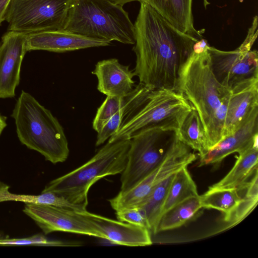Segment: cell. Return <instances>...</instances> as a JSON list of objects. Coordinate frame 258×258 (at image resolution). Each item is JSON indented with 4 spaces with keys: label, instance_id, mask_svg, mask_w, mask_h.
I'll return each instance as SVG.
<instances>
[{
    "label": "cell",
    "instance_id": "6da1fadb",
    "mask_svg": "<svg viewBox=\"0 0 258 258\" xmlns=\"http://www.w3.org/2000/svg\"><path fill=\"white\" fill-rule=\"evenodd\" d=\"M134 25V74L152 90H175L181 68L200 40L175 28L151 6L140 2Z\"/></svg>",
    "mask_w": 258,
    "mask_h": 258
},
{
    "label": "cell",
    "instance_id": "7a4b0ae2",
    "mask_svg": "<svg viewBox=\"0 0 258 258\" xmlns=\"http://www.w3.org/2000/svg\"><path fill=\"white\" fill-rule=\"evenodd\" d=\"M209 45L203 38L195 44L193 52L180 70L176 91L197 111L210 149L222 139L231 91L216 79L211 68Z\"/></svg>",
    "mask_w": 258,
    "mask_h": 258
},
{
    "label": "cell",
    "instance_id": "3957f363",
    "mask_svg": "<svg viewBox=\"0 0 258 258\" xmlns=\"http://www.w3.org/2000/svg\"><path fill=\"white\" fill-rule=\"evenodd\" d=\"M11 116L20 142L53 164L64 162L70 153L63 128L51 111L22 91Z\"/></svg>",
    "mask_w": 258,
    "mask_h": 258
},
{
    "label": "cell",
    "instance_id": "277c9868",
    "mask_svg": "<svg viewBox=\"0 0 258 258\" xmlns=\"http://www.w3.org/2000/svg\"><path fill=\"white\" fill-rule=\"evenodd\" d=\"M63 30L110 42H135L134 25L128 13L109 0H73Z\"/></svg>",
    "mask_w": 258,
    "mask_h": 258
},
{
    "label": "cell",
    "instance_id": "5b68a950",
    "mask_svg": "<svg viewBox=\"0 0 258 258\" xmlns=\"http://www.w3.org/2000/svg\"><path fill=\"white\" fill-rule=\"evenodd\" d=\"M131 140L107 143L87 162L51 181L42 192L61 195L73 204L87 208L91 187L106 176L121 174L127 161Z\"/></svg>",
    "mask_w": 258,
    "mask_h": 258
},
{
    "label": "cell",
    "instance_id": "8992f818",
    "mask_svg": "<svg viewBox=\"0 0 258 258\" xmlns=\"http://www.w3.org/2000/svg\"><path fill=\"white\" fill-rule=\"evenodd\" d=\"M192 105L175 90H152L144 102L108 140L112 142L131 140L137 135L153 128L177 131Z\"/></svg>",
    "mask_w": 258,
    "mask_h": 258
},
{
    "label": "cell",
    "instance_id": "52a82bcc",
    "mask_svg": "<svg viewBox=\"0 0 258 258\" xmlns=\"http://www.w3.org/2000/svg\"><path fill=\"white\" fill-rule=\"evenodd\" d=\"M177 138V131L153 128L131 139L125 167L120 174V190H128L157 167Z\"/></svg>",
    "mask_w": 258,
    "mask_h": 258
},
{
    "label": "cell",
    "instance_id": "ba28073f",
    "mask_svg": "<svg viewBox=\"0 0 258 258\" xmlns=\"http://www.w3.org/2000/svg\"><path fill=\"white\" fill-rule=\"evenodd\" d=\"M73 0H10L8 31L28 34L63 30Z\"/></svg>",
    "mask_w": 258,
    "mask_h": 258
},
{
    "label": "cell",
    "instance_id": "9c48e42d",
    "mask_svg": "<svg viewBox=\"0 0 258 258\" xmlns=\"http://www.w3.org/2000/svg\"><path fill=\"white\" fill-rule=\"evenodd\" d=\"M257 17L255 16L247 36L234 50L223 51L208 46L212 72L223 86L233 89L237 86L258 78V53L251 48L257 35Z\"/></svg>",
    "mask_w": 258,
    "mask_h": 258
},
{
    "label": "cell",
    "instance_id": "30bf717a",
    "mask_svg": "<svg viewBox=\"0 0 258 258\" xmlns=\"http://www.w3.org/2000/svg\"><path fill=\"white\" fill-rule=\"evenodd\" d=\"M194 151L178 138L163 161L155 169L127 190L121 191L108 200L115 211L138 208L145 201L154 188L169 176L197 160Z\"/></svg>",
    "mask_w": 258,
    "mask_h": 258
},
{
    "label": "cell",
    "instance_id": "8fae6325",
    "mask_svg": "<svg viewBox=\"0 0 258 258\" xmlns=\"http://www.w3.org/2000/svg\"><path fill=\"white\" fill-rule=\"evenodd\" d=\"M25 204L24 213L35 222L45 235L61 231L105 239L94 224L77 211L51 205Z\"/></svg>",
    "mask_w": 258,
    "mask_h": 258
},
{
    "label": "cell",
    "instance_id": "7c38bea8",
    "mask_svg": "<svg viewBox=\"0 0 258 258\" xmlns=\"http://www.w3.org/2000/svg\"><path fill=\"white\" fill-rule=\"evenodd\" d=\"M26 35L8 31L0 42V99L15 97L26 53Z\"/></svg>",
    "mask_w": 258,
    "mask_h": 258
},
{
    "label": "cell",
    "instance_id": "4fadbf2b",
    "mask_svg": "<svg viewBox=\"0 0 258 258\" xmlns=\"http://www.w3.org/2000/svg\"><path fill=\"white\" fill-rule=\"evenodd\" d=\"M258 139V106L231 134L228 135L200 157L199 166L217 164L229 155L244 151Z\"/></svg>",
    "mask_w": 258,
    "mask_h": 258
},
{
    "label": "cell",
    "instance_id": "5bb4252c",
    "mask_svg": "<svg viewBox=\"0 0 258 258\" xmlns=\"http://www.w3.org/2000/svg\"><path fill=\"white\" fill-rule=\"evenodd\" d=\"M110 42L61 30H50L26 35L27 51L46 50L64 52L90 47L106 46Z\"/></svg>",
    "mask_w": 258,
    "mask_h": 258
},
{
    "label": "cell",
    "instance_id": "9a60e30c",
    "mask_svg": "<svg viewBox=\"0 0 258 258\" xmlns=\"http://www.w3.org/2000/svg\"><path fill=\"white\" fill-rule=\"evenodd\" d=\"M78 213L94 224L107 239L128 246L152 244L151 232L147 228L111 219L86 211Z\"/></svg>",
    "mask_w": 258,
    "mask_h": 258
},
{
    "label": "cell",
    "instance_id": "2e32d148",
    "mask_svg": "<svg viewBox=\"0 0 258 258\" xmlns=\"http://www.w3.org/2000/svg\"><path fill=\"white\" fill-rule=\"evenodd\" d=\"M92 73L97 78V90L107 96L124 97L135 88L134 72L116 58L98 61Z\"/></svg>",
    "mask_w": 258,
    "mask_h": 258
},
{
    "label": "cell",
    "instance_id": "e0dca14e",
    "mask_svg": "<svg viewBox=\"0 0 258 258\" xmlns=\"http://www.w3.org/2000/svg\"><path fill=\"white\" fill-rule=\"evenodd\" d=\"M231 91L222 139L233 133L248 117L253 109L258 106V78L243 83Z\"/></svg>",
    "mask_w": 258,
    "mask_h": 258
},
{
    "label": "cell",
    "instance_id": "ac0fdd59",
    "mask_svg": "<svg viewBox=\"0 0 258 258\" xmlns=\"http://www.w3.org/2000/svg\"><path fill=\"white\" fill-rule=\"evenodd\" d=\"M143 2L151 6L177 30L199 39L203 38L194 26L192 0H144Z\"/></svg>",
    "mask_w": 258,
    "mask_h": 258
},
{
    "label": "cell",
    "instance_id": "d6986e66",
    "mask_svg": "<svg viewBox=\"0 0 258 258\" xmlns=\"http://www.w3.org/2000/svg\"><path fill=\"white\" fill-rule=\"evenodd\" d=\"M238 154L229 172L222 179L209 187L236 188L238 190L245 185L249 177L257 168V141Z\"/></svg>",
    "mask_w": 258,
    "mask_h": 258
},
{
    "label": "cell",
    "instance_id": "ffe728a7",
    "mask_svg": "<svg viewBox=\"0 0 258 258\" xmlns=\"http://www.w3.org/2000/svg\"><path fill=\"white\" fill-rule=\"evenodd\" d=\"M152 89L140 83L128 95L125 106L114 114L97 132L96 146L104 144L144 103Z\"/></svg>",
    "mask_w": 258,
    "mask_h": 258
},
{
    "label": "cell",
    "instance_id": "44dd1931",
    "mask_svg": "<svg viewBox=\"0 0 258 258\" xmlns=\"http://www.w3.org/2000/svg\"><path fill=\"white\" fill-rule=\"evenodd\" d=\"M177 135L181 142L197 151L200 157L205 155L210 149L199 114L192 106L181 122Z\"/></svg>",
    "mask_w": 258,
    "mask_h": 258
},
{
    "label": "cell",
    "instance_id": "7402d4cb",
    "mask_svg": "<svg viewBox=\"0 0 258 258\" xmlns=\"http://www.w3.org/2000/svg\"><path fill=\"white\" fill-rule=\"evenodd\" d=\"M202 208L200 196L190 197L176 204L162 214L156 233L182 226L192 219Z\"/></svg>",
    "mask_w": 258,
    "mask_h": 258
},
{
    "label": "cell",
    "instance_id": "603a6c76",
    "mask_svg": "<svg viewBox=\"0 0 258 258\" xmlns=\"http://www.w3.org/2000/svg\"><path fill=\"white\" fill-rule=\"evenodd\" d=\"M198 196L197 185L187 170V167L182 168L174 175L163 206L162 214L176 204L190 197Z\"/></svg>",
    "mask_w": 258,
    "mask_h": 258
},
{
    "label": "cell",
    "instance_id": "cb8c5ba5",
    "mask_svg": "<svg viewBox=\"0 0 258 258\" xmlns=\"http://www.w3.org/2000/svg\"><path fill=\"white\" fill-rule=\"evenodd\" d=\"M202 208L212 209L229 216L242 199L236 188H213L200 196Z\"/></svg>",
    "mask_w": 258,
    "mask_h": 258
},
{
    "label": "cell",
    "instance_id": "d4e9b609",
    "mask_svg": "<svg viewBox=\"0 0 258 258\" xmlns=\"http://www.w3.org/2000/svg\"><path fill=\"white\" fill-rule=\"evenodd\" d=\"M174 174L169 176L159 183L139 207L145 213L150 232L154 234H156L157 225L162 215L165 201Z\"/></svg>",
    "mask_w": 258,
    "mask_h": 258
},
{
    "label": "cell",
    "instance_id": "484cf974",
    "mask_svg": "<svg viewBox=\"0 0 258 258\" xmlns=\"http://www.w3.org/2000/svg\"><path fill=\"white\" fill-rule=\"evenodd\" d=\"M253 177L247 181L242 188L245 190V194L237 206L227 217L224 218L228 229L236 226L243 221L255 208L258 202V173L257 168Z\"/></svg>",
    "mask_w": 258,
    "mask_h": 258
},
{
    "label": "cell",
    "instance_id": "4316f807",
    "mask_svg": "<svg viewBox=\"0 0 258 258\" xmlns=\"http://www.w3.org/2000/svg\"><path fill=\"white\" fill-rule=\"evenodd\" d=\"M12 201L25 203H33L51 205L55 207L82 212L87 210V208L72 203L64 197L51 192H42L38 195H27L13 194Z\"/></svg>",
    "mask_w": 258,
    "mask_h": 258
},
{
    "label": "cell",
    "instance_id": "83f0119b",
    "mask_svg": "<svg viewBox=\"0 0 258 258\" xmlns=\"http://www.w3.org/2000/svg\"><path fill=\"white\" fill-rule=\"evenodd\" d=\"M83 245V243L81 241L50 239L41 234H37L23 238L0 239V245L1 246L34 245L78 247L81 246Z\"/></svg>",
    "mask_w": 258,
    "mask_h": 258
},
{
    "label": "cell",
    "instance_id": "f1b7e54d",
    "mask_svg": "<svg viewBox=\"0 0 258 258\" xmlns=\"http://www.w3.org/2000/svg\"><path fill=\"white\" fill-rule=\"evenodd\" d=\"M128 95L124 97L107 96L98 108L92 122L93 128L97 133L114 114L125 106Z\"/></svg>",
    "mask_w": 258,
    "mask_h": 258
},
{
    "label": "cell",
    "instance_id": "f546056e",
    "mask_svg": "<svg viewBox=\"0 0 258 258\" xmlns=\"http://www.w3.org/2000/svg\"><path fill=\"white\" fill-rule=\"evenodd\" d=\"M115 214L118 221L144 227L149 230L146 216L141 208L125 209L116 211Z\"/></svg>",
    "mask_w": 258,
    "mask_h": 258
},
{
    "label": "cell",
    "instance_id": "4dcf8cb0",
    "mask_svg": "<svg viewBox=\"0 0 258 258\" xmlns=\"http://www.w3.org/2000/svg\"><path fill=\"white\" fill-rule=\"evenodd\" d=\"M9 186L0 181V202L11 201L12 194Z\"/></svg>",
    "mask_w": 258,
    "mask_h": 258
},
{
    "label": "cell",
    "instance_id": "1f68e13d",
    "mask_svg": "<svg viewBox=\"0 0 258 258\" xmlns=\"http://www.w3.org/2000/svg\"><path fill=\"white\" fill-rule=\"evenodd\" d=\"M10 1L0 0V24L5 20V14Z\"/></svg>",
    "mask_w": 258,
    "mask_h": 258
},
{
    "label": "cell",
    "instance_id": "d6a6232c",
    "mask_svg": "<svg viewBox=\"0 0 258 258\" xmlns=\"http://www.w3.org/2000/svg\"><path fill=\"white\" fill-rule=\"evenodd\" d=\"M113 3H114L117 5H120L121 6H123L125 4L133 2V1H138L140 2H143L144 0H109Z\"/></svg>",
    "mask_w": 258,
    "mask_h": 258
},
{
    "label": "cell",
    "instance_id": "836d02e7",
    "mask_svg": "<svg viewBox=\"0 0 258 258\" xmlns=\"http://www.w3.org/2000/svg\"><path fill=\"white\" fill-rule=\"evenodd\" d=\"M7 124L6 122V117L0 114V136L3 133L4 129L7 126Z\"/></svg>",
    "mask_w": 258,
    "mask_h": 258
},
{
    "label": "cell",
    "instance_id": "e575fe53",
    "mask_svg": "<svg viewBox=\"0 0 258 258\" xmlns=\"http://www.w3.org/2000/svg\"><path fill=\"white\" fill-rule=\"evenodd\" d=\"M204 1V5L205 7H207V5H208L210 3L208 2L207 0H203Z\"/></svg>",
    "mask_w": 258,
    "mask_h": 258
}]
</instances>
